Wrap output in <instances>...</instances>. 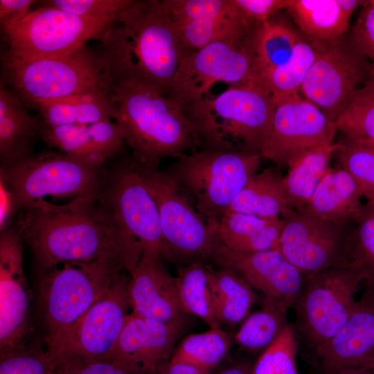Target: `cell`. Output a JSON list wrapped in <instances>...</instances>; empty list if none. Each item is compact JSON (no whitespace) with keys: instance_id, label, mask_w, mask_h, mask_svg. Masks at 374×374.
I'll use <instances>...</instances> for the list:
<instances>
[{"instance_id":"1","label":"cell","mask_w":374,"mask_h":374,"mask_svg":"<svg viewBox=\"0 0 374 374\" xmlns=\"http://www.w3.org/2000/svg\"><path fill=\"white\" fill-rule=\"evenodd\" d=\"M88 204H44L25 211L16 230L45 271L66 262H88L109 253L126 260L130 274L143 254L106 211L95 212Z\"/></svg>"},{"instance_id":"2","label":"cell","mask_w":374,"mask_h":374,"mask_svg":"<svg viewBox=\"0 0 374 374\" xmlns=\"http://www.w3.org/2000/svg\"><path fill=\"white\" fill-rule=\"evenodd\" d=\"M113 73L168 93L187 55L161 1H134L102 41Z\"/></svg>"},{"instance_id":"3","label":"cell","mask_w":374,"mask_h":374,"mask_svg":"<svg viewBox=\"0 0 374 374\" xmlns=\"http://www.w3.org/2000/svg\"><path fill=\"white\" fill-rule=\"evenodd\" d=\"M112 74L111 98L136 164L157 168L163 157L179 159L199 147L190 121L175 100L145 82Z\"/></svg>"},{"instance_id":"4","label":"cell","mask_w":374,"mask_h":374,"mask_svg":"<svg viewBox=\"0 0 374 374\" xmlns=\"http://www.w3.org/2000/svg\"><path fill=\"white\" fill-rule=\"evenodd\" d=\"M184 111L203 150L260 154L271 128L275 102L270 92L250 80Z\"/></svg>"},{"instance_id":"5","label":"cell","mask_w":374,"mask_h":374,"mask_svg":"<svg viewBox=\"0 0 374 374\" xmlns=\"http://www.w3.org/2000/svg\"><path fill=\"white\" fill-rule=\"evenodd\" d=\"M6 80L30 106L66 96L96 93L111 97L112 74L103 53L86 46L68 55L15 60L4 57Z\"/></svg>"},{"instance_id":"6","label":"cell","mask_w":374,"mask_h":374,"mask_svg":"<svg viewBox=\"0 0 374 374\" xmlns=\"http://www.w3.org/2000/svg\"><path fill=\"white\" fill-rule=\"evenodd\" d=\"M123 269L128 271L125 259L118 253H109L88 262L62 263L45 271L40 294L47 346L65 335L108 292Z\"/></svg>"},{"instance_id":"7","label":"cell","mask_w":374,"mask_h":374,"mask_svg":"<svg viewBox=\"0 0 374 374\" xmlns=\"http://www.w3.org/2000/svg\"><path fill=\"white\" fill-rule=\"evenodd\" d=\"M260 154L244 151L194 150L166 172L190 195L198 213L217 231L229 206L260 167Z\"/></svg>"},{"instance_id":"8","label":"cell","mask_w":374,"mask_h":374,"mask_svg":"<svg viewBox=\"0 0 374 374\" xmlns=\"http://www.w3.org/2000/svg\"><path fill=\"white\" fill-rule=\"evenodd\" d=\"M96 168L64 153L29 154L1 170L15 208L25 211L51 199L92 204L99 187Z\"/></svg>"},{"instance_id":"9","label":"cell","mask_w":374,"mask_h":374,"mask_svg":"<svg viewBox=\"0 0 374 374\" xmlns=\"http://www.w3.org/2000/svg\"><path fill=\"white\" fill-rule=\"evenodd\" d=\"M118 18H96L44 6L3 28L9 49L5 57L29 60L73 54L91 39L103 41Z\"/></svg>"},{"instance_id":"10","label":"cell","mask_w":374,"mask_h":374,"mask_svg":"<svg viewBox=\"0 0 374 374\" xmlns=\"http://www.w3.org/2000/svg\"><path fill=\"white\" fill-rule=\"evenodd\" d=\"M363 276L350 265L336 267L305 276L293 307L294 329L312 353L343 326L355 303Z\"/></svg>"},{"instance_id":"11","label":"cell","mask_w":374,"mask_h":374,"mask_svg":"<svg viewBox=\"0 0 374 374\" xmlns=\"http://www.w3.org/2000/svg\"><path fill=\"white\" fill-rule=\"evenodd\" d=\"M312 42L316 57L300 93L336 123L350 96L374 74V68L350 28L334 39Z\"/></svg>"},{"instance_id":"12","label":"cell","mask_w":374,"mask_h":374,"mask_svg":"<svg viewBox=\"0 0 374 374\" xmlns=\"http://www.w3.org/2000/svg\"><path fill=\"white\" fill-rule=\"evenodd\" d=\"M278 249L304 276L350 265L353 223L339 224L305 211L287 208L280 215Z\"/></svg>"},{"instance_id":"13","label":"cell","mask_w":374,"mask_h":374,"mask_svg":"<svg viewBox=\"0 0 374 374\" xmlns=\"http://www.w3.org/2000/svg\"><path fill=\"white\" fill-rule=\"evenodd\" d=\"M136 166L156 202L162 235L174 260L177 256L208 258L217 231L204 220L166 171Z\"/></svg>"},{"instance_id":"14","label":"cell","mask_w":374,"mask_h":374,"mask_svg":"<svg viewBox=\"0 0 374 374\" xmlns=\"http://www.w3.org/2000/svg\"><path fill=\"white\" fill-rule=\"evenodd\" d=\"M252 69L247 38L214 42L182 59L168 96L184 109L208 97L217 82L236 84L251 80Z\"/></svg>"},{"instance_id":"15","label":"cell","mask_w":374,"mask_h":374,"mask_svg":"<svg viewBox=\"0 0 374 374\" xmlns=\"http://www.w3.org/2000/svg\"><path fill=\"white\" fill-rule=\"evenodd\" d=\"M129 278L120 274L108 292L96 301L62 337L47 346L53 358L80 356L109 359L131 308Z\"/></svg>"},{"instance_id":"16","label":"cell","mask_w":374,"mask_h":374,"mask_svg":"<svg viewBox=\"0 0 374 374\" xmlns=\"http://www.w3.org/2000/svg\"><path fill=\"white\" fill-rule=\"evenodd\" d=\"M274 102L271 128L260 151L262 158L289 168L308 151L332 143L336 123L302 95Z\"/></svg>"},{"instance_id":"17","label":"cell","mask_w":374,"mask_h":374,"mask_svg":"<svg viewBox=\"0 0 374 374\" xmlns=\"http://www.w3.org/2000/svg\"><path fill=\"white\" fill-rule=\"evenodd\" d=\"M108 213L118 229L143 250L174 258L164 241L157 206L136 164L120 168L112 177L107 194Z\"/></svg>"},{"instance_id":"18","label":"cell","mask_w":374,"mask_h":374,"mask_svg":"<svg viewBox=\"0 0 374 374\" xmlns=\"http://www.w3.org/2000/svg\"><path fill=\"white\" fill-rule=\"evenodd\" d=\"M187 55L210 44L247 37L255 26L234 0H163Z\"/></svg>"},{"instance_id":"19","label":"cell","mask_w":374,"mask_h":374,"mask_svg":"<svg viewBox=\"0 0 374 374\" xmlns=\"http://www.w3.org/2000/svg\"><path fill=\"white\" fill-rule=\"evenodd\" d=\"M208 258L222 269L234 271L264 296L287 311L297 299L305 276L278 249L240 253L216 238Z\"/></svg>"},{"instance_id":"20","label":"cell","mask_w":374,"mask_h":374,"mask_svg":"<svg viewBox=\"0 0 374 374\" xmlns=\"http://www.w3.org/2000/svg\"><path fill=\"white\" fill-rule=\"evenodd\" d=\"M29 300L22 240L15 229L7 228L0 237V353L25 346L30 330Z\"/></svg>"},{"instance_id":"21","label":"cell","mask_w":374,"mask_h":374,"mask_svg":"<svg viewBox=\"0 0 374 374\" xmlns=\"http://www.w3.org/2000/svg\"><path fill=\"white\" fill-rule=\"evenodd\" d=\"M183 328L131 312L109 359L128 374H154L170 359Z\"/></svg>"},{"instance_id":"22","label":"cell","mask_w":374,"mask_h":374,"mask_svg":"<svg viewBox=\"0 0 374 374\" xmlns=\"http://www.w3.org/2000/svg\"><path fill=\"white\" fill-rule=\"evenodd\" d=\"M132 312L166 323L184 325V312L177 277L172 276L157 253L144 251L127 283Z\"/></svg>"},{"instance_id":"23","label":"cell","mask_w":374,"mask_h":374,"mask_svg":"<svg viewBox=\"0 0 374 374\" xmlns=\"http://www.w3.org/2000/svg\"><path fill=\"white\" fill-rule=\"evenodd\" d=\"M312 355L319 373L374 367V299L363 294L343 326Z\"/></svg>"},{"instance_id":"24","label":"cell","mask_w":374,"mask_h":374,"mask_svg":"<svg viewBox=\"0 0 374 374\" xmlns=\"http://www.w3.org/2000/svg\"><path fill=\"white\" fill-rule=\"evenodd\" d=\"M40 134L50 146L96 168L125 143L124 130L115 121L48 127Z\"/></svg>"},{"instance_id":"25","label":"cell","mask_w":374,"mask_h":374,"mask_svg":"<svg viewBox=\"0 0 374 374\" xmlns=\"http://www.w3.org/2000/svg\"><path fill=\"white\" fill-rule=\"evenodd\" d=\"M363 197L353 177L337 166L327 171L303 211L326 221L348 225L363 207Z\"/></svg>"},{"instance_id":"26","label":"cell","mask_w":374,"mask_h":374,"mask_svg":"<svg viewBox=\"0 0 374 374\" xmlns=\"http://www.w3.org/2000/svg\"><path fill=\"white\" fill-rule=\"evenodd\" d=\"M301 37L300 31L276 15L256 25L247 37L253 62L252 79L287 62Z\"/></svg>"},{"instance_id":"27","label":"cell","mask_w":374,"mask_h":374,"mask_svg":"<svg viewBox=\"0 0 374 374\" xmlns=\"http://www.w3.org/2000/svg\"><path fill=\"white\" fill-rule=\"evenodd\" d=\"M22 100L15 93L0 89V154L5 166L30 154L33 138L43 125L29 114Z\"/></svg>"},{"instance_id":"28","label":"cell","mask_w":374,"mask_h":374,"mask_svg":"<svg viewBox=\"0 0 374 374\" xmlns=\"http://www.w3.org/2000/svg\"><path fill=\"white\" fill-rule=\"evenodd\" d=\"M282 220L226 211L217 228L220 240L228 249L252 253L278 248Z\"/></svg>"},{"instance_id":"29","label":"cell","mask_w":374,"mask_h":374,"mask_svg":"<svg viewBox=\"0 0 374 374\" xmlns=\"http://www.w3.org/2000/svg\"><path fill=\"white\" fill-rule=\"evenodd\" d=\"M37 109L43 125L55 127L75 124H89L114 119L118 121L119 112L109 96L83 93L45 100L33 106Z\"/></svg>"},{"instance_id":"30","label":"cell","mask_w":374,"mask_h":374,"mask_svg":"<svg viewBox=\"0 0 374 374\" xmlns=\"http://www.w3.org/2000/svg\"><path fill=\"white\" fill-rule=\"evenodd\" d=\"M286 9L300 32L312 41L332 40L350 30V17L337 0H289Z\"/></svg>"},{"instance_id":"31","label":"cell","mask_w":374,"mask_h":374,"mask_svg":"<svg viewBox=\"0 0 374 374\" xmlns=\"http://www.w3.org/2000/svg\"><path fill=\"white\" fill-rule=\"evenodd\" d=\"M287 208L283 177L267 168L251 178L226 211L271 219L280 217Z\"/></svg>"},{"instance_id":"32","label":"cell","mask_w":374,"mask_h":374,"mask_svg":"<svg viewBox=\"0 0 374 374\" xmlns=\"http://www.w3.org/2000/svg\"><path fill=\"white\" fill-rule=\"evenodd\" d=\"M337 146L338 143H332L314 148L289 167L287 175L283 177L288 209L305 208L318 184L330 169V162Z\"/></svg>"},{"instance_id":"33","label":"cell","mask_w":374,"mask_h":374,"mask_svg":"<svg viewBox=\"0 0 374 374\" xmlns=\"http://www.w3.org/2000/svg\"><path fill=\"white\" fill-rule=\"evenodd\" d=\"M211 292L221 324L234 326L247 315L257 296L241 276L225 269L206 265Z\"/></svg>"},{"instance_id":"34","label":"cell","mask_w":374,"mask_h":374,"mask_svg":"<svg viewBox=\"0 0 374 374\" xmlns=\"http://www.w3.org/2000/svg\"><path fill=\"white\" fill-rule=\"evenodd\" d=\"M315 57L316 49L312 42L301 33V37L287 62L252 80L270 92L274 101L300 94L301 88Z\"/></svg>"},{"instance_id":"35","label":"cell","mask_w":374,"mask_h":374,"mask_svg":"<svg viewBox=\"0 0 374 374\" xmlns=\"http://www.w3.org/2000/svg\"><path fill=\"white\" fill-rule=\"evenodd\" d=\"M176 277L184 312L199 317L210 328H221L206 265L194 262L186 267L179 266Z\"/></svg>"},{"instance_id":"36","label":"cell","mask_w":374,"mask_h":374,"mask_svg":"<svg viewBox=\"0 0 374 374\" xmlns=\"http://www.w3.org/2000/svg\"><path fill=\"white\" fill-rule=\"evenodd\" d=\"M287 312L278 305L263 299L262 309L251 314L242 323L235 335V342L247 350H265L288 324Z\"/></svg>"},{"instance_id":"37","label":"cell","mask_w":374,"mask_h":374,"mask_svg":"<svg viewBox=\"0 0 374 374\" xmlns=\"http://www.w3.org/2000/svg\"><path fill=\"white\" fill-rule=\"evenodd\" d=\"M336 125L347 139L374 143V74L348 99Z\"/></svg>"},{"instance_id":"38","label":"cell","mask_w":374,"mask_h":374,"mask_svg":"<svg viewBox=\"0 0 374 374\" xmlns=\"http://www.w3.org/2000/svg\"><path fill=\"white\" fill-rule=\"evenodd\" d=\"M230 347V338L221 328H210L184 338L175 348L170 361L190 363L211 373Z\"/></svg>"},{"instance_id":"39","label":"cell","mask_w":374,"mask_h":374,"mask_svg":"<svg viewBox=\"0 0 374 374\" xmlns=\"http://www.w3.org/2000/svg\"><path fill=\"white\" fill-rule=\"evenodd\" d=\"M334 155L337 166L356 181L367 203L374 204V143L345 138Z\"/></svg>"},{"instance_id":"40","label":"cell","mask_w":374,"mask_h":374,"mask_svg":"<svg viewBox=\"0 0 374 374\" xmlns=\"http://www.w3.org/2000/svg\"><path fill=\"white\" fill-rule=\"evenodd\" d=\"M350 265L364 278V286L374 285V204L366 203L353 222Z\"/></svg>"},{"instance_id":"41","label":"cell","mask_w":374,"mask_h":374,"mask_svg":"<svg viewBox=\"0 0 374 374\" xmlns=\"http://www.w3.org/2000/svg\"><path fill=\"white\" fill-rule=\"evenodd\" d=\"M299 342L294 327L287 324L259 356L251 374H298Z\"/></svg>"},{"instance_id":"42","label":"cell","mask_w":374,"mask_h":374,"mask_svg":"<svg viewBox=\"0 0 374 374\" xmlns=\"http://www.w3.org/2000/svg\"><path fill=\"white\" fill-rule=\"evenodd\" d=\"M0 354V374H53L54 360L46 350L24 346Z\"/></svg>"},{"instance_id":"43","label":"cell","mask_w":374,"mask_h":374,"mask_svg":"<svg viewBox=\"0 0 374 374\" xmlns=\"http://www.w3.org/2000/svg\"><path fill=\"white\" fill-rule=\"evenodd\" d=\"M132 0H53L46 6L67 13L96 18H118Z\"/></svg>"},{"instance_id":"44","label":"cell","mask_w":374,"mask_h":374,"mask_svg":"<svg viewBox=\"0 0 374 374\" xmlns=\"http://www.w3.org/2000/svg\"><path fill=\"white\" fill-rule=\"evenodd\" d=\"M53 359V374H128L107 359H92L73 355Z\"/></svg>"},{"instance_id":"45","label":"cell","mask_w":374,"mask_h":374,"mask_svg":"<svg viewBox=\"0 0 374 374\" xmlns=\"http://www.w3.org/2000/svg\"><path fill=\"white\" fill-rule=\"evenodd\" d=\"M350 31L374 68V0L368 1L362 8Z\"/></svg>"},{"instance_id":"46","label":"cell","mask_w":374,"mask_h":374,"mask_svg":"<svg viewBox=\"0 0 374 374\" xmlns=\"http://www.w3.org/2000/svg\"><path fill=\"white\" fill-rule=\"evenodd\" d=\"M243 15L254 26L286 9L289 0H234Z\"/></svg>"},{"instance_id":"47","label":"cell","mask_w":374,"mask_h":374,"mask_svg":"<svg viewBox=\"0 0 374 374\" xmlns=\"http://www.w3.org/2000/svg\"><path fill=\"white\" fill-rule=\"evenodd\" d=\"M35 2L33 0H1L0 21L2 28L15 24L24 18Z\"/></svg>"},{"instance_id":"48","label":"cell","mask_w":374,"mask_h":374,"mask_svg":"<svg viewBox=\"0 0 374 374\" xmlns=\"http://www.w3.org/2000/svg\"><path fill=\"white\" fill-rule=\"evenodd\" d=\"M0 229H7L8 221L16 210L13 196L6 182L0 176Z\"/></svg>"},{"instance_id":"49","label":"cell","mask_w":374,"mask_h":374,"mask_svg":"<svg viewBox=\"0 0 374 374\" xmlns=\"http://www.w3.org/2000/svg\"><path fill=\"white\" fill-rule=\"evenodd\" d=\"M159 370L161 374H211L208 371L184 362L169 361ZM158 371V372H159Z\"/></svg>"},{"instance_id":"50","label":"cell","mask_w":374,"mask_h":374,"mask_svg":"<svg viewBox=\"0 0 374 374\" xmlns=\"http://www.w3.org/2000/svg\"><path fill=\"white\" fill-rule=\"evenodd\" d=\"M252 366L246 362H235L231 364L220 371L216 374H251Z\"/></svg>"},{"instance_id":"51","label":"cell","mask_w":374,"mask_h":374,"mask_svg":"<svg viewBox=\"0 0 374 374\" xmlns=\"http://www.w3.org/2000/svg\"><path fill=\"white\" fill-rule=\"evenodd\" d=\"M337 1L344 12L349 17H351L355 9L363 8L368 3V1L363 0H337Z\"/></svg>"},{"instance_id":"52","label":"cell","mask_w":374,"mask_h":374,"mask_svg":"<svg viewBox=\"0 0 374 374\" xmlns=\"http://www.w3.org/2000/svg\"><path fill=\"white\" fill-rule=\"evenodd\" d=\"M319 374H373L371 368L342 369Z\"/></svg>"},{"instance_id":"53","label":"cell","mask_w":374,"mask_h":374,"mask_svg":"<svg viewBox=\"0 0 374 374\" xmlns=\"http://www.w3.org/2000/svg\"><path fill=\"white\" fill-rule=\"evenodd\" d=\"M363 294H365L374 299V285L364 286V292Z\"/></svg>"},{"instance_id":"54","label":"cell","mask_w":374,"mask_h":374,"mask_svg":"<svg viewBox=\"0 0 374 374\" xmlns=\"http://www.w3.org/2000/svg\"><path fill=\"white\" fill-rule=\"evenodd\" d=\"M372 370L373 373L374 374V367L371 368Z\"/></svg>"}]
</instances>
